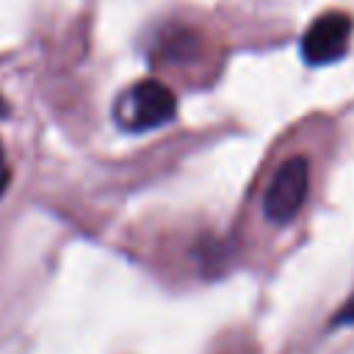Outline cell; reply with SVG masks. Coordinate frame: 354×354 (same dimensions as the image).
<instances>
[{
	"instance_id": "1",
	"label": "cell",
	"mask_w": 354,
	"mask_h": 354,
	"mask_svg": "<svg viewBox=\"0 0 354 354\" xmlns=\"http://www.w3.org/2000/svg\"><path fill=\"white\" fill-rule=\"evenodd\" d=\"M177 116V97L171 88L155 77H144L133 83L116 100V122L124 130L144 133L169 124Z\"/></svg>"
},
{
	"instance_id": "2",
	"label": "cell",
	"mask_w": 354,
	"mask_h": 354,
	"mask_svg": "<svg viewBox=\"0 0 354 354\" xmlns=\"http://www.w3.org/2000/svg\"><path fill=\"white\" fill-rule=\"evenodd\" d=\"M310 185V163L301 155H293L279 163L274 171L266 196H263V213L274 224H288L304 205Z\"/></svg>"
},
{
	"instance_id": "3",
	"label": "cell",
	"mask_w": 354,
	"mask_h": 354,
	"mask_svg": "<svg viewBox=\"0 0 354 354\" xmlns=\"http://www.w3.org/2000/svg\"><path fill=\"white\" fill-rule=\"evenodd\" d=\"M351 28H354V22L343 11H326V14L315 17L307 25V30L301 33V41H299L301 58L310 66H326V64L340 61L348 50Z\"/></svg>"
},
{
	"instance_id": "4",
	"label": "cell",
	"mask_w": 354,
	"mask_h": 354,
	"mask_svg": "<svg viewBox=\"0 0 354 354\" xmlns=\"http://www.w3.org/2000/svg\"><path fill=\"white\" fill-rule=\"evenodd\" d=\"M343 324H354V293L346 299V304L332 318V326H343Z\"/></svg>"
},
{
	"instance_id": "5",
	"label": "cell",
	"mask_w": 354,
	"mask_h": 354,
	"mask_svg": "<svg viewBox=\"0 0 354 354\" xmlns=\"http://www.w3.org/2000/svg\"><path fill=\"white\" fill-rule=\"evenodd\" d=\"M8 183H11V166H8V160H6V149H3V144H0V196L6 194Z\"/></svg>"
},
{
	"instance_id": "6",
	"label": "cell",
	"mask_w": 354,
	"mask_h": 354,
	"mask_svg": "<svg viewBox=\"0 0 354 354\" xmlns=\"http://www.w3.org/2000/svg\"><path fill=\"white\" fill-rule=\"evenodd\" d=\"M8 113H11V105H8V100L0 94V119H6Z\"/></svg>"
}]
</instances>
